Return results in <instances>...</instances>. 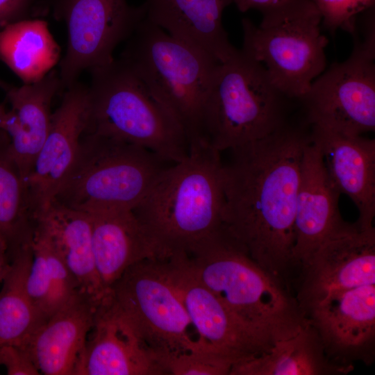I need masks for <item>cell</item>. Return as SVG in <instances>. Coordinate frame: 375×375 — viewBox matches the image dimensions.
<instances>
[{
    "mask_svg": "<svg viewBox=\"0 0 375 375\" xmlns=\"http://www.w3.org/2000/svg\"><path fill=\"white\" fill-rule=\"evenodd\" d=\"M322 16L312 0H300L262 15L259 25L242 20L241 51L261 63L287 97L299 101L326 69V38Z\"/></svg>",
    "mask_w": 375,
    "mask_h": 375,
    "instance_id": "ba28073f",
    "label": "cell"
},
{
    "mask_svg": "<svg viewBox=\"0 0 375 375\" xmlns=\"http://www.w3.org/2000/svg\"><path fill=\"white\" fill-rule=\"evenodd\" d=\"M169 163L138 145L83 133L75 162L53 202L89 214L133 210Z\"/></svg>",
    "mask_w": 375,
    "mask_h": 375,
    "instance_id": "8992f818",
    "label": "cell"
},
{
    "mask_svg": "<svg viewBox=\"0 0 375 375\" xmlns=\"http://www.w3.org/2000/svg\"><path fill=\"white\" fill-rule=\"evenodd\" d=\"M190 267L247 328L273 344L306 322L295 297L222 227L189 254Z\"/></svg>",
    "mask_w": 375,
    "mask_h": 375,
    "instance_id": "3957f363",
    "label": "cell"
},
{
    "mask_svg": "<svg viewBox=\"0 0 375 375\" xmlns=\"http://www.w3.org/2000/svg\"><path fill=\"white\" fill-rule=\"evenodd\" d=\"M374 60L354 43L349 57L325 69L300 101L306 122L358 135L374 131Z\"/></svg>",
    "mask_w": 375,
    "mask_h": 375,
    "instance_id": "8fae6325",
    "label": "cell"
},
{
    "mask_svg": "<svg viewBox=\"0 0 375 375\" xmlns=\"http://www.w3.org/2000/svg\"><path fill=\"white\" fill-rule=\"evenodd\" d=\"M165 375H229L234 362L211 350L197 349L158 357Z\"/></svg>",
    "mask_w": 375,
    "mask_h": 375,
    "instance_id": "83f0119b",
    "label": "cell"
},
{
    "mask_svg": "<svg viewBox=\"0 0 375 375\" xmlns=\"http://www.w3.org/2000/svg\"><path fill=\"white\" fill-rule=\"evenodd\" d=\"M33 0H0V29L26 19Z\"/></svg>",
    "mask_w": 375,
    "mask_h": 375,
    "instance_id": "1f68e13d",
    "label": "cell"
},
{
    "mask_svg": "<svg viewBox=\"0 0 375 375\" xmlns=\"http://www.w3.org/2000/svg\"><path fill=\"white\" fill-rule=\"evenodd\" d=\"M11 253L8 244L0 233V286L11 262Z\"/></svg>",
    "mask_w": 375,
    "mask_h": 375,
    "instance_id": "836d02e7",
    "label": "cell"
},
{
    "mask_svg": "<svg viewBox=\"0 0 375 375\" xmlns=\"http://www.w3.org/2000/svg\"><path fill=\"white\" fill-rule=\"evenodd\" d=\"M340 194L310 135L303 154L294 221V260L299 276L323 241L344 222Z\"/></svg>",
    "mask_w": 375,
    "mask_h": 375,
    "instance_id": "ac0fdd59",
    "label": "cell"
},
{
    "mask_svg": "<svg viewBox=\"0 0 375 375\" xmlns=\"http://www.w3.org/2000/svg\"><path fill=\"white\" fill-rule=\"evenodd\" d=\"M90 215L96 269L106 296L131 266L145 260L163 259L157 244L132 210H107Z\"/></svg>",
    "mask_w": 375,
    "mask_h": 375,
    "instance_id": "44dd1931",
    "label": "cell"
},
{
    "mask_svg": "<svg viewBox=\"0 0 375 375\" xmlns=\"http://www.w3.org/2000/svg\"><path fill=\"white\" fill-rule=\"evenodd\" d=\"M76 375H165L156 353L117 311L97 308Z\"/></svg>",
    "mask_w": 375,
    "mask_h": 375,
    "instance_id": "e0dca14e",
    "label": "cell"
},
{
    "mask_svg": "<svg viewBox=\"0 0 375 375\" xmlns=\"http://www.w3.org/2000/svg\"><path fill=\"white\" fill-rule=\"evenodd\" d=\"M206 142L169 165L132 210L159 247L163 259L189 254L222 226L223 162Z\"/></svg>",
    "mask_w": 375,
    "mask_h": 375,
    "instance_id": "7a4b0ae2",
    "label": "cell"
},
{
    "mask_svg": "<svg viewBox=\"0 0 375 375\" xmlns=\"http://www.w3.org/2000/svg\"><path fill=\"white\" fill-rule=\"evenodd\" d=\"M290 100L261 63L238 49L217 69L204 107V140L221 153L261 139L288 122Z\"/></svg>",
    "mask_w": 375,
    "mask_h": 375,
    "instance_id": "52a82bcc",
    "label": "cell"
},
{
    "mask_svg": "<svg viewBox=\"0 0 375 375\" xmlns=\"http://www.w3.org/2000/svg\"><path fill=\"white\" fill-rule=\"evenodd\" d=\"M310 131L289 122L230 149L223 162L222 227L260 267L288 290L299 272L294 260L295 213L303 151Z\"/></svg>",
    "mask_w": 375,
    "mask_h": 375,
    "instance_id": "6da1fadb",
    "label": "cell"
},
{
    "mask_svg": "<svg viewBox=\"0 0 375 375\" xmlns=\"http://www.w3.org/2000/svg\"><path fill=\"white\" fill-rule=\"evenodd\" d=\"M332 362L353 367L374 358L375 284L326 294L305 314Z\"/></svg>",
    "mask_w": 375,
    "mask_h": 375,
    "instance_id": "5bb4252c",
    "label": "cell"
},
{
    "mask_svg": "<svg viewBox=\"0 0 375 375\" xmlns=\"http://www.w3.org/2000/svg\"><path fill=\"white\" fill-rule=\"evenodd\" d=\"M300 0H232L242 12L251 9L260 10L262 15L279 10Z\"/></svg>",
    "mask_w": 375,
    "mask_h": 375,
    "instance_id": "d6a6232c",
    "label": "cell"
},
{
    "mask_svg": "<svg viewBox=\"0 0 375 375\" xmlns=\"http://www.w3.org/2000/svg\"><path fill=\"white\" fill-rule=\"evenodd\" d=\"M66 90L26 180L35 220L51 206L69 173L88 124V88L76 82Z\"/></svg>",
    "mask_w": 375,
    "mask_h": 375,
    "instance_id": "9a60e30c",
    "label": "cell"
},
{
    "mask_svg": "<svg viewBox=\"0 0 375 375\" xmlns=\"http://www.w3.org/2000/svg\"><path fill=\"white\" fill-rule=\"evenodd\" d=\"M0 87L10 104L1 130L26 181L49 131L51 102L60 88L59 75L52 70L40 81L19 87L0 81Z\"/></svg>",
    "mask_w": 375,
    "mask_h": 375,
    "instance_id": "d6986e66",
    "label": "cell"
},
{
    "mask_svg": "<svg viewBox=\"0 0 375 375\" xmlns=\"http://www.w3.org/2000/svg\"><path fill=\"white\" fill-rule=\"evenodd\" d=\"M36 223L47 234L80 292L99 306L106 294L96 269L90 215L53 202Z\"/></svg>",
    "mask_w": 375,
    "mask_h": 375,
    "instance_id": "603a6c76",
    "label": "cell"
},
{
    "mask_svg": "<svg viewBox=\"0 0 375 375\" xmlns=\"http://www.w3.org/2000/svg\"><path fill=\"white\" fill-rule=\"evenodd\" d=\"M178 293L200 341L235 362L257 356L272 345L258 336L194 274L186 254L160 260Z\"/></svg>",
    "mask_w": 375,
    "mask_h": 375,
    "instance_id": "4fadbf2b",
    "label": "cell"
},
{
    "mask_svg": "<svg viewBox=\"0 0 375 375\" xmlns=\"http://www.w3.org/2000/svg\"><path fill=\"white\" fill-rule=\"evenodd\" d=\"M31 250L32 261L26 279L27 292L36 309L47 319L51 315V278L44 235L37 224L31 241Z\"/></svg>",
    "mask_w": 375,
    "mask_h": 375,
    "instance_id": "f1b7e54d",
    "label": "cell"
},
{
    "mask_svg": "<svg viewBox=\"0 0 375 375\" xmlns=\"http://www.w3.org/2000/svg\"><path fill=\"white\" fill-rule=\"evenodd\" d=\"M84 133L143 147L174 163L189 153L188 139L144 83L120 58L90 71Z\"/></svg>",
    "mask_w": 375,
    "mask_h": 375,
    "instance_id": "5b68a950",
    "label": "cell"
},
{
    "mask_svg": "<svg viewBox=\"0 0 375 375\" xmlns=\"http://www.w3.org/2000/svg\"><path fill=\"white\" fill-rule=\"evenodd\" d=\"M375 284V228L344 222L301 272L295 297L303 315L326 294Z\"/></svg>",
    "mask_w": 375,
    "mask_h": 375,
    "instance_id": "7c38bea8",
    "label": "cell"
},
{
    "mask_svg": "<svg viewBox=\"0 0 375 375\" xmlns=\"http://www.w3.org/2000/svg\"><path fill=\"white\" fill-rule=\"evenodd\" d=\"M323 24L331 31L338 28L352 33L361 13L374 7L375 0H312Z\"/></svg>",
    "mask_w": 375,
    "mask_h": 375,
    "instance_id": "f546056e",
    "label": "cell"
},
{
    "mask_svg": "<svg viewBox=\"0 0 375 375\" xmlns=\"http://www.w3.org/2000/svg\"><path fill=\"white\" fill-rule=\"evenodd\" d=\"M54 15L67 29V46L58 73L60 88L74 84L85 70L110 63L119 43L144 18L142 4L127 0H57Z\"/></svg>",
    "mask_w": 375,
    "mask_h": 375,
    "instance_id": "30bf717a",
    "label": "cell"
},
{
    "mask_svg": "<svg viewBox=\"0 0 375 375\" xmlns=\"http://www.w3.org/2000/svg\"><path fill=\"white\" fill-rule=\"evenodd\" d=\"M232 0H145L144 18L170 35L208 53L222 63L238 49L222 23Z\"/></svg>",
    "mask_w": 375,
    "mask_h": 375,
    "instance_id": "7402d4cb",
    "label": "cell"
},
{
    "mask_svg": "<svg viewBox=\"0 0 375 375\" xmlns=\"http://www.w3.org/2000/svg\"><path fill=\"white\" fill-rule=\"evenodd\" d=\"M0 289V347L24 345L46 321L32 303L26 279L32 261L31 243L12 252Z\"/></svg>",
    "mask_w": 375,
    "mask_h": 375,
    "instance_id": "484cf974",
    "label": "cell"
},
{
    "mask_svg": "<svg viewBox=\"0 0 375 375\" xmlns=\"http://www.w3.org/2000/svg\"><path fill=\"white\" fill-rule=\"evenodd\" d=\"M324 165L338 191L356 206L358 224L372 228L375 216V140L320 124H310Z\"/></svg>",
    "mask_w": 375,
    "mask_h": 375,
    "instance_id": "2e32d148",
    "label": "cell"
},
{
    "mask_svg": "<svg viewBox=\"0 0 375 375\" xmlns=\"http://www.w3.org/2000/svg\"><path fill=\"white\" fill-rule=\"evenodd\" d=\"M353 369L328 360L318 334L306 319L294 335L276 341L257 356L235 362L229 375L344 374Z\"/></svg>",
    "mask_w": 375,
    "mask_h": 375,
    "instance_id": "cb8c5ba5",
    "label": "cell"
},
{
    "mask_svg": "<svg viewBox=\"0 0 375 375\" xmlns=\"http://www.w3.org/2000/svg\"><path fill=\"white\" fill-rule=\"evenodd\" d=\"M103 301L129 323L157 357L210 350L200 341L158 259L145 260L126 269Z\"/></svg>",
    "mask_w": 375,
    "mask_h": 375,
    "instance_id": "9c48e42d",
    "label": "cell"
},
{
    "mask_svg": "<svg viewBox=\"0 0 375 375\" xmlns=\"http://www.w3.org/2000/svg\"><path fill=\"white\" fill-rule=\"evenodd\" d=\"M0 365L8 375L40 374L28 349L23 345L5 344L0 347Z\"/></svg>",
    "mask_w": 375,
    "mask_h": 375,
    "instance_id": "4dcf8cb0",
    "label": "cell"
},
{
    "mask_svg": "<svg viewBox=\"0 0 375 375\" xmlns=\"http://www.w3.org/2000/svg\"><path fill=\"white\" fill-rule=\"evenodd\" d=\"M98 306L79 293L33 333L23 346L40 374L76 375Z\"/></svg>",
    "mask_w": 375,
    "mask_h": 375,
    "instance_id": "ffe728a7",
    "label": "cell"
},
{
    "mask_svg": "<svg viewBox=\"0 0 375 375\" xmlns=\"http://www.w3.org/2000/svg\"><path fill=\"white\" fill-rule=\"evenodd\" d=\"M120 59L179 125L189 148L205 142L204 107L219 62L145 18L127 39Z\"/></svg>",
    "mask_w": 375,
    "mask_h": 375,
    "instance_id": "277c9868",
    "label": "cell"
},
{
    "mask_svg": "<svg viewBox=\"0 0 375 375\" xmlns=\"http://www.w3.org/2000/svg\"><path fill=\"white\" fill-rule=\"evenodd\" d=\"M7 111L6 106L5 103H0V130L1 129L3 119Z\"/></svg>",
    "mask_w": 375,
    "mask_h": 375,
    "instance_id": "e575fe53",
    "label": "cell"
},
{
    "mask_svg": "<svg viewBox=\"0 0 375 375\" xmlns=\"http://www.w3.org/2000/svg\"><path fill=\"white\" fill-rule=\"evenodd\" d=\"M35 226L26 181L0 130V233L10 253L31 242Z\"/></svg>",
    "mask_w": 375,
    "mask_h": 375,
    "instance_id": "4316f807",
    "label": "cell"
},
{
    "mask_svg": "<svg viewBox=\"0 0 375 375\" xmlns=\"http://www.w3.org/2000/svg\"><path fill=\"white\" fill-rule=\"evenodd\" d=\"M60 56V48L44 20L24 19L0 31V60L24 84L42 79Z\"/></svg>",
    "mask_w": 375,
    "mask_h": 375,
    "instance_id": "d4e9b609",
    "label": "cell"
}]
</instances>
